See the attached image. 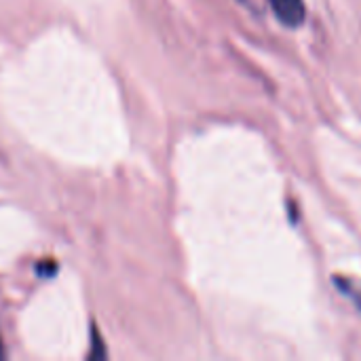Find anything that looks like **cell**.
Returning a JSON list of instances; mask_svg holds the SVG:
<instances>
[{
  "mask_svg": "<svg viewBox=\"0 0 361 361\" xmlns=\"http://www.w3.org/2000/svg\"><path fill=\"white\" fill-rule=\"evenodd\" d=\"M277 19L288 25V27H298L302 25L305 17H307V8H305V0H269Z\"/></svg>",
  "mask_w": 361,
  "mask_h": 361,
  "instance_id": "cell-1",
  "label": "cell"
}]
</instances>
